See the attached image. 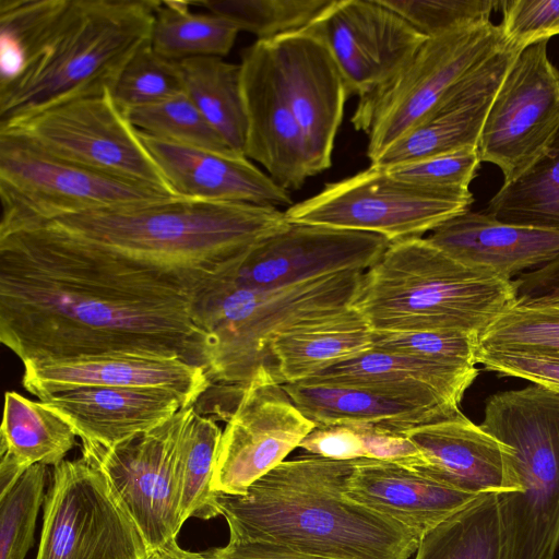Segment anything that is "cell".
I'll list each match as a JSON object with an SVG mask.
<instances>
[{"label":"cell","instance_id":"obj_1","mask_svg":"<svg viewBox=\"0 0 559 559\" xmlns=\"http://www.w3.org/2000/svg\"><path fill=\"white\" fill-rule=\"evenodd\" d=\"M0 341L22 364L130 353L206 365L180 280L33 227L0 230Z\"/></svg>","mask_w":559,"mask_h":559},{"label":"cell","instance_id":"obj_2","mask_svg":"<svg viewBox=\"0 0 559 559\" xmlns=\"http://www.w3.org/2000/svg\"><path fill=\"white\" fill-rule=\"evenodd\" d=\"M356 461L307 454L282 462L245 495L216 491L229 540L313 559H411L421 535L345 493Z\"/></svg>","mask_w":559,"mask_h":559},{"label":"cell","instance_id":"obj_3","mask_svg":"<svg viewBox=\"0 0 559 559\" xmlns=\"http://www.w3.org/2000/svg\"><path fill=\"white\" fill-rule=\"evenodd\" d=\"M275 206L186 198L64 212L1 226L33 227L180 280L193 297L255 243L286 228Z\"/></svg>","mask_w":559,"mask_h":559},{"label":"cell","instance_id":"obj_4","mask_svg":"<svg viewBox=\"0 0 559 559\" xmlns=\"http://www.w3.org/2000/svg\"><path fill=\"white\" fill-rule=\"evenodd\" d=\"M158 0H56L17 74L0 85V126L112 87L150 41Z\"/></svg>","mask_w":559,"mask_h":559},{"label":"cell","instance_id":"obj_5","mask_svg":"<svg viewBox=\"0 0 559 559\" xmlns=\"http://www.w3.org/2000/svg\"><path fill=\"white\" fill-rule=\"evenodd\" d=\"M516 299L512 278L469 269L420 237L389 246L364 273L353 307L372 331L480 336Z\"/></svg>","mask_w":559,"mask_h":559},{"label":"cell","instance_id":"obj_6","mask_svg":"<svg viewBox=\"0 0 559 559\" xmlns=\"http://www.w3.org/2000/svg\"><path fill=\"white\" fill-rule=\"evenodd\" d=\"M365 272L344 271L293 286L254 289L218 278L193 297V318L206 336L211 383L245 386L275 367L271 343L300 322L353 306ZM278 380V379H277Z\"/></svg>","mask_w":559,"mask_h":559},{"label":"cell","instance_id":"obj_7","mask_svg":"<svg viewBox=\"0 0 559 559\" xmlns=\"http://www.w3.org/2000/svg\"><path fill=\"white\" fill-rule=\"evenodd\" d=\"M480 427L503 443L520 492L499 495L507 559H554L559 545V393L498 392Z\"/></svg>","mask_w":559,"mask_h":559},{"label":"cell","instance_id":"obj_8","mask_svg":"<svg viewBox=\"0 0 559 559\" xmlns=\"http://www.w3.org/2000/svg\"><path fill=\"white\" fill-rule=\"evenodd\" d=\"M507 45L491 20L427 38L393 79L358 100L350 122L368 136L370 162Z\"/></svg>","mask_w":559,"mask_h":559},{"label":"cell","instance_id":"obj_9","mask_svg":"<svg viewBox=\"0 0 559 559\" xmlns=\"http://www.w3.org/2000/svg\"><path fill=\"white\" fill-rule=\"evenodd\" d=\"M36 559H150L141 531L88 457L55 465Z\"/></svg>","mask_w":559,"mask_h":559},{"label":"cell","instance_id":"obj_10","mask_svg":"<svg viewBox=\"0 0 559 559\" xmlns=\"http://www.w3.org/2000/svg\"><path fill=\"white\" fill-rule=\"evenodd\" d=\"M474 202L465 197L420 187L391 176L383 167H370L331 182L316 195L285 211L289 223L367 231L391 243L420 238Z\"/></svg>","mask_w":559,"mask_h":559},{"label":"cell","instance_id":"obj_11","mask_svg":"<svg viewBox=\"0 0 559 559\" xmlns=\"http://www.w3.org/2000/svg\"><path fill=\"white\" fill-rule=\"evenodd\" d=\"M0 133L19 136L51 156L86 169L175 194L111 91L72 99L0 126Z\"/></svg>","mask_w":559,"mask_h":559},{"label":"cell","instance_id":"obj_12","mask_svg":"<svg viewBox=\"0 0 559 559\" xmlns=\"http://www.w3.org/2000/svg\"><path fill=\"white\" fill-rule=\"evenodd\" d=\"M179 198L158 187L86 169L0 133V226L64 212Z\"/></svg>","mask_w":559,"mask_h":559},{"label":"cell","instance_id":"obj_13","mask_svg":"<svg viewBox=\"0 0 559 559\" xmlns=\"http://www.w3.org/2000/svg\"><path fill=\"white\" fill-rule=\"evenodd\" d=\"M547 43L537 41L518 55L481 129L479 159L500 168L502 185L535 164L559 130V69L548 57Z\"/></svg>","mask_w":559,"mask_h":559},{"label":"cell","instance_id":"obj_14","mask_svg":"<svg viewBox=\"0 0 559 559\" xmlns=\"http://www.w3.org/2000/svg\"><path fill=\"white\" fill-rule=\"evenodd\" d=\"M189 409L182 407L158 427L110 448L82 441V455L102 469L151 552L177 539L183 525L178 449Z\"/></svg>","mask_w":559,"mask_h":559},{"label":"cell","instance_id":"obj_15","mask_svg":"<svg viewBox=\"0 0 559 559\" xmlns=\"http://www.w3.org/2000/svg\"><path fill=\"white\" fill-rule=\"evenodd\" d=\"M225 416L212 488L227 495H245L316 428L283 383L267 372L242 386L240 397Z\"/></svg>","mask_w":559,"mask_h":559},{"label":"cell","instance_id":"obj_16","mask_svg":"<svg viewBox=\"0 0 559 559\" xmlns=\"http://www.w3.org/2000/svg\"><path fill=\"white\" fill-rule=\"evenodd\" d=\"M391 242L383 236L321 225H289L255 243L219 278L274 289L344 271L366 272Z\"/></svg>","mask_w":559,"mask_h":559},{"label":"cell","instance_id":"obj_17","mask_svg":"<svg viewBox=\"0 0 559 559\" xmlns=\"http://www.w3.org/2000/svg\"><path fill=\"white\" fill-rule=\"evenodd\" d=\"M301 32L326 46L347 96L359 98L393 79L428 38L381 0H333Z\"/></svg>","mask_w":559,"mask_h":559},{"label":"cell","instance_id":"obj_18","mask_svg":"<svg viewBox=\"0 0 559 559\" xmlns=\"http://www.w3.org/2000/svg\"><path fill=\"white\" fill-rule=\"evenodd\" d=\"M241 86L247 114L246 157L260 163L285 190L311 177L304 136L269 40L241 53Z\"/></svg>","mask_w":559,"mask_h":559},{"label":"cell","instance_id":"obj_19","mask_svg":"<svg viewBox=\"0 0 559 559\" xmlns=\"http://www.w3.org/2000/svg\"><path fill=\"white\" fill-rule=\"evenodd\" d=\"M300 127L310 175L330 168L348 98L340 69L317 37L295 32L269 40Z\"/></svg>","mask_w":559,"mask_h":559},{"label":"cell","instance_id":"obj_20","mask_svg":"<svg viewBox=\"0 0 559 559\" xmlns=\"http://www.w3.org/2000/svg\"><path fill=\"white\" fill-rule=\"evenodd\" d=\"M521 51L508 44L456 84L423 119L371 164L389 168L477 147L492 100Z\"/></svg>","mask_w":559,"mask_h":559},{"label":"cell","instance_id":"obj_21","mask_svg":"<svg viewBox=\"0 0 559 559\" xmlns=\"http://www.w3.org/2000/svg\"><path fill=\"white\" fill-rule=\"evenodd\" d=\"M22 385L40 395L81 385L158 388L177 393L185 407L210 389L203 367L179 357L108 353L23 364Z\"/></svg>","mask_w":559,"mask_h":559},{"label":"cell","instance_id":"obj_22","mask_svg":"<svg viewBox=\"0 0 559 559\" xmlns=\"http://www.w3.org/2000/svg\"><path fill=\"white\" fill-rule=\"evenodd\" d=\"M283 386L316 426L344 425L404 435L460 412L432 393L388 385L299 381Z\"/></svg>","mask_w":559,"mask_h":559},{"label":"cell","instance_id":"obj_23","mask_svg":"<svg viewBox=\"0 0 559 559\" xmlns=\"http://www.w3.org/2000/svg\"><path fill=\"white\" fill-rule=\"evenodd\" d=\"M404 436L423 457L411 467L429 477L475 495L520 492L507 447L461 411Z\"/></svg>","mask_w":559,"mask_h":559},{"label":"cell","instance_id":"obj_24","mask_svg":"<svg viewBox=\"0 0 559 559\" xmlns=\"http://www.w3.org/2000/svg\"><path fill=\"white\" fill-rule=\"evenodd\" d=\"M138 132L179 198L275 207L293 205L289 192L245 155L175 144Z\"/></svg>","mask_w":559,"mask_h":559},{"label":"cell","instance_id":"obj_25","mask_svg":"<svg viewBox=\"0 0 559 559\" xmlns=\"http://www.w3.org/2000/svg\"><path fill=\"white\" fill-rule=\"evenodd\" d=\"M82 441L106 448L150 431L185 407L181 397L158 388L81 385L40 395Z\"/></svg>","mask_w":559,"mask_h":559},{"label":"cell","instance_id":"obj_26","mask_svg":"<svg viewBox=\"0 0 559 559\" xmlns=\"http://www.w3.org/2000/svg\"><path fill=\"white\" fill-rule=\"evenodd\" d=\"M426 239L469 269L506 278L559 255V231L508 224L469 210L443 222Z\"/></svg>","mask_w":559,"mask_h":559},{"label":"cell","instance_id":"obj_27","mask_svg":"<svg viewBox=\"0 0 559 559\" xmlns=\"http://www.w3.org/2000/svg\"><path fill=\"white\" fill-rule=\"evenodd\" d=\"M345 493L421 536L479 496L411 466L373 459L356 461Z\"/></svg>","mask_w":559,"mask_h":559},{"label":"cell","instance_id":"obj_28","mask_svg":"<svg viewBox=\"0 0 559 559\" xmlns=\"http://www.w3.org/2000/svg\"><path fill=\"white\" fill-rule=\"evenodd\" d=\"M270 349L278 381L299 382L372 349V330L352 306L290 326L273 340Z\"/></svg>","mask_w":559,"mask_h":559},{"label":"cell","instance_id":"obj_29","mask_svg":"<svg viewBox=\"0 0 559 559\" xmlns=\"http://www.w3.org/2000/svg\"><path fill=\"white\" fill-rule=\"evenodd\" d=\"M478 376L476 366H460L370 349L301 380L312 383L379 384L428 392L460 408Z\"/></svg>","mask_w":559,"mask_h":559},{"label":"cell","instance_id":"obj_30","mask_svg":"<svg viewBox=\"0 0 559 559\" xmlns=\"http://www.w3.org/2000/svg\"><path fill=\"white\" fill-rule=\"evenodd\" d=\"M0 497L35 464L57 465L75 445L76 431L44 402L7 391L0 431Z\"/></svg>","mask_w":559,"mask_h":559},{"label":"cell","instance_id":"obj_31","mask_svg":"<svg viewBox=\"0 0 559 559\" xmlns=\"http://www.w3.org/2000/svg\"><path fill=\"white\" fill-rule=\"evenodd\" d=\"M179 63L186 94L226 145L245 155L248 122L240 64L221 57H195Z\"/></svg>","mask_w":559,"mask_h":559},{"label":"cell","instance_id":"obj_32","mask_svg":"<svg viewBox=\"0 0 559 559\" xmlns=\"http://www.w3.org/2000/svg\"><path fill=\"white\" fill-rule=\"evenodd\" d=\"M414 556V559H507L499 493L477 496L427 531Z\"/></svg>","mask_w":559,"mask_h":559},{"label":"cell","instance_id":"obj_33","mask_svg":"<svg viewBox=\"0 0 559 559\" xmlns=\"http://www.w3.org/2000/svg\"><path fill=\"white\" fill-rule=\"evenodd\" d=\"M191 5L188 1L158 0L150 37L152 49L176 62L195 57L227 56L239 29L211 12H192Z\"/></svg>","mask_w":559,"mask_h":559},{"label":"cell","instance_id":"obj_34","mask_svg":"<svg viewBox=\"0 0 559 559\" xmlns=\"http://www.w3.org/2000/svg\"><path fill=\"white\" fill-rule=\"evenodd\" d=\"M485 213L503 223L559 231V130L535 164L501 186Z\"/></svg>","mask_w":559,"mask_h":559},{"label":"cell","instance_id":"obj_35","mask_svg":"<svg viewBox=\"0 0 559 559\" xmlns=\"http://www.w3.org/2000/svg\"><path fill=\"white\" fill-rule=\"evenodd\" d=\"M222 430L212 417L190 406L178 449L180 518L210 520L221 515L212 488Z\"/></svg>","mask_w":559,"mask_h":559},{"label":"cell","instance_id":"obj_36","mask_svg":"<svg viewBox=\"0 0 559 559\" xmlns=\"http://www.w3.org/2000/svg\"><path fill=\"white\" fill-rule=\"evenodd\" d=\"M479 346L559 353V296L518 298L481 333Z\"/></svg>","mask_w":559,"mask_h":559},{"label":"cell","instance_id":"obj_37","mask_svg":"<svg viewBox=\"0 0 559 559\" xmlns=\"http://www.w3.org/2000/svg\"><path fill=\"white\" fill-rule=\"evenodd\" d=\"M333 0H204L193 2L231 22L258 40H270L300 32Z\"/></svg>","mask_w":559,"mask_h":559},{"label":"cell","instance_id":"obj_38","mask_svg":"<svg viewBox=\"0 0 559 559\" xmlns=\"http://www.w3.org/2000/svg\"><path fill=\"white\" fill-rule=\"evenodd\" d=\"M124 114L138 131L152 138L214 152H233L186 92Z\"/></svg>","mask_w":559,"mask_h":559},{"label":"cell","instance_id":"obj_39","mask_svg":"<svg viewBox=\"0 0 559 559\" xmlns=\"http://www.w3.org/2000/svg\"><path fill=\"white\" fill-rule=\"evenodd\" d=\"M183 92L180 63L157 55L148 41L126 63L112 87L111 95L119 108L127 112Z\"/></svg>","mask_w":559,"mask_h":559},{"label":"cell","instance_id":"obj_40","mask_svg":"<svg viewBox=\"0 0 559 559\" xmlns=\"http://www.w3.org/2000/svg\"><path fill=\"white\" fill-rule=\"evenodd\" d=\"M47 475V465L35 464L0 497V559H24L34 545Z\"/></svg>","mask_w":559,"mask_h":559},{"label":"cell","instance_id":"obj_41","mask_svg":"<svg viewBox=\"0 0 559 559\" xmlns=\"http://www.w3.org/2000/svg\"><path fill=\"white\" fill-rule=\"evenodd\" d=\"M479 334L454 330L372 331V349L460 366H476Z\"/></svg>","mask_w":559,"mask_h":559},{"label":"cell","instance_id":"obj_42","mask_svg":"<svg viewBox=\"0 0 559 559\" xmlns=\"http://www.w3.org/2000/svg\"><path fill=\"white\" fill-rule=\"evenodd\" d=\"M426 37L489 21L499 0H381Z\"/></svg>","mask_w":559,"mask_h":559},{"label":"cell","instance_id":"obj_43","mask_svg":"<svg viewBox=\"0 0 559 559\" xmlns=\"http://www.w3.org/2000/svg\"><path fill=\"white\" fill-rule=\"evenodd\" d=\"M480 164L477 147H467L385 169L405 182L469 197Z\"/></svg>","mask_w":559,"mask_h":559},{"label":"cell","instance_id":"obj_44","mask_svg":"<svg viewBox=\"0 0 559 559\" xmlns=\"http://www.w3.org/2000/svg\"><path fill=\"white\" fill-rule=\"evenodd\" d=\"M506 41L520 49L559 35V0H499Z\"/></svg>","mask_w":559,"mask_h":559},{"label":"cell","instance_id":"obj_45","mask_svg":"<svg viewBox=\"0 0 559 559\" xmlns=\"http://www.w3.org/2000/svg\"><path fill=\"white\" fill-rule=\"evenodd\" d=\"M477 364L503 377L531 381L559 393V353L478 348Z\"/></svg>","mask_w":559,"mask_h":559},{"label":"cell","instance_id":"obj_46","mask_svg":"<svg viewBox=\"0 0 559 559\" xmlns=\"http://www.w3.org/2000/svg\"><path fill=\"white\" fill-rule=\"evenodd\" d=\"M309 454L350 461L366 459V439L362 427L331 425L316 426L300 442Z\"/></svg>","mask_w":559,"mask_h":559},{"label":"cell","instance_id":"obj_47","mask_svg":"<svg viewBox=\"0 0 559 559\" xmlns=\"http://www.w3.org/2000/svg\"><path fill=\"white\" fill-rule=\"evenodd\" d=\"M518 298L559 296V255L513 280Z\"/></svg>","mask_w":559,"mask_h":559},{"label":"cell","instance_id":"obj_48","mask_svg":"<svg viewBox=\"0 0 559 559\" xmlns=\"http://www.w3.org/2000/svg\"><path fill=\"white\" fill-rule=\"evenodd\" d=\"M216 559H313L270 544L229 540L225 546L212 548Z\"/></svg>","mask_w":559,"mask_h":559},{"label":"cell","instance_id":"obj_49","mask_svg":"<svg viewBox=\"0 0 559 559\" xmlns=\"http://www.w3.org/2000/svg\"><path fill=\"white\" fill-rule=\"evenodd\" d=\"M150 559H216L212 549L205 551H189L182 549L177 539H173L164 546L151 552Z\"/></svg>","mask_w":559,"mask_h":559}]
</instances>
